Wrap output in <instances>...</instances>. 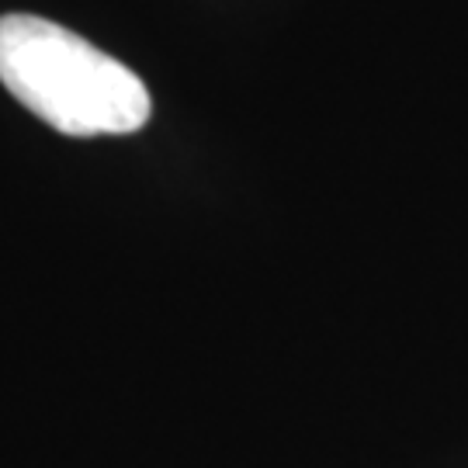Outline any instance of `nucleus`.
Segmentation results:
<instances>
[{"label": "nucleus", "mask_w": 468, "mask_h": 468, "mask_svg": "<svg viewBox=\"0 0 468 468\" xmlns=\"http://www.w3.org/2000/svg\"><path fill=\"white\" fill-rule=\"evenodd\" d=\"M0 84L46 125L80 139L150 122V90L133 69L46 17H0Z\"/></svg>", "instance_id": "f257e3e1"}]
</instances>
